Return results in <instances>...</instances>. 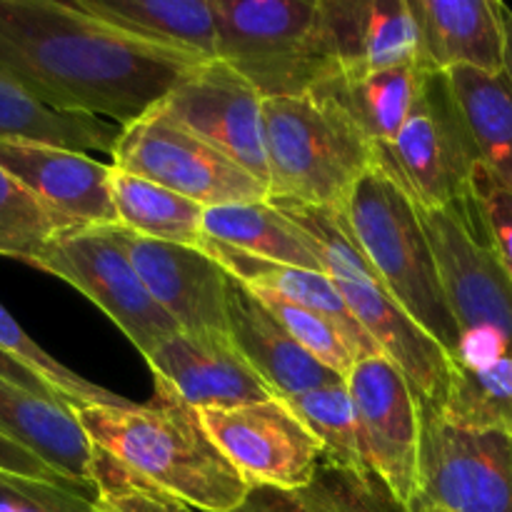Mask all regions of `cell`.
<instances>
[{
  "label": "cell",
  "mask_w": 512,
  "mask_h": 512,
  "mask_svg": "<svg viewBox=\"0 0 512 512\" xmlns=\"http://www.w3.org/2000/svg\"><path fill=\"white\" fill-rule=\"evenodd\" d=\"M208 60L145 43L60 0H0V70L50 108L123 128Z\"/></svg>",
  "instance_id": "cell-1"
},
{
  "label": "cell",
  "mask_w": 512,
  "mask_h": 512,
  "mask_svg": "<svg viewBox=\"0 0 512 512\" xmlns=\"http://www.w3.org/2000/svg\"><path fill=\"white\" fill-rule=\"evenodd\" d=\"M440 283L458 325L450 385L435 413L453 428L512 433V280L473 190L445 208H420Z\"/></svg>",
  "instance_id": "cell-2"
},
{
  "label": "cell",
  "mask_w": 512,
  "mask_h": 512,
  "mask_svg": "<svg viewBox=\"0 0 512 512\" xmlns=\"http://www.w3.org/2000/svg\"><path fill=\"white\" fill-rule=\"evenodd\" d=\"M73 413L95 450L190 508L233 512L248 498V480L220 453L198 410L180 400L83 405Z\"/></svg>",
  "instance_id": "cell-3"
},
{
  "label": "cell",
  "mask_w": 512,
  "mask_h": 512,
  "mask_svg": "<svg viewBox=\"0 0 512 512\" xmlns=\"http://www.w3.org/2000/svg\"><path fill=\"white\" fill-rule=\"evenodd\" d=\"M268 200L343 210L350 190L378 163L375 145L325 90L263 100Z\"/></svg>",
  "instance_id": "cell-4"
},
{
  "label": "cell",
  "mask_w": 512,
  "mask_h": 512,
  "mask_svg": "<svg viewBox=\"0 0 512 512\" xmlns=\"http://www.w3.org/2000/svg\"><path fill=\"white\" fill-rule=\"evenodd\" d=\"M343 215L390 298L438 340L453 365L458 325L450 315L438 260L415 200L383 165L375 163L350 190Z\"/></svg>",
  "instance_id": "cell-5"
},
{
  "label": "cell",
  "mask_w": 512,
  "mask_h": 512,
  "mask_svg": "<svg viewBox=\"0 0 512 512\" xmlns=\"http://www.w3.org/2000/svg\"><path fill=\"white\" fill-rule=\"evenodd\" d=\"M218 60L263 98L313 93L343 75L325 0H213Z\"/></svg>",
  "instance_id": "cell-6"
},
{
  "label": "cell",
  "mask_w": 512,
  "mask_h": 512,
  "mask_svg": "<svg viewBox=\"0 0 512 512\" xmlns=\"http://www.w3.org/2000/svg\"><path fill=\"white\" fill-rule=\"evenodd\" d=\"M35 268L65 280L98 305L143 358L180 330L140 280L123 225L60 228Z\"/></svg>",
  "instance_id": "cell-7"
},
{
  "label": "cell",
  "mask_w": 512,
  "mask_h": 512,
  "mask_svg": "<svg viewBox=\"0 0 512 512\" xmlns=\"http://www.w3.org/2000/svg\"><path fill=\"white\" fill-rule=\"evenodd\" d=\"M110 160L115 170L163 185L203 208L270 198L268 185L160 108L120 128Z\"/></svg>",
  "instance_id": "cell-8"
},
{
  "label": "cell",
  "mask_w": 512,
  "mask_h": 512,
  "mask_svg": "<svg viewBox=\"0 0 512 512\" xmlns=\"http://www.w3.org/2000/svg\"><path fill=\"white\" fill-rule=\"evenodd\" d=\"M375 153L420 208H445L470 193L480 158L448 75L430 73L398 138Z\"/></svg>",
  "instance_id": "cell-9"
},
{
  "label": "cell",
  "mask_w": 512,
  "mask_h": 512,
  "mask_svg": "<svg viewBox=\"0 0 512 512\" xmlns=\"http://www.w3.org/2000/svg\"><path fill=\"white\" fill-rule=\"evenodd\" d=\"M408 512H512V433L453 428L423 408L418 483Z\"/></svg>",
  "instance_id": "cell-10"
},
{
  "label": "cell",
  "mask_w": 512,
  "mask_h": 512,
  "mask_svg": "<svg viewBox=\"0 0 512 512\" xmlns=\"http://www.w3.org/2000/svg\"><path fill=\"white\" fill-rule=\"evenodd\" d=\"M198 415L250 488H300L323 460V443L285 398L233 410H200Z\"/></svg>",
  "instance_id": "cell-11"
},
{
  "label": "cell",
  "mask_w": 512,
  "mask_h": 512,
  "mask_svg": "<svg viewBox=\"0 0 512 512\" xmlns=\"http://www.w3.org/2000/svg\"><path fill=\"white\" fill-rule=\"evenodd\" d=\"M263 100L238 70L208 60L175 85L158 108L268 185Z\"/></svg>",
  "instance_id": "cell-12"
},
{
  "label": "cell",
  "mask_w": 512,
  "mask_h": 512,
  "mask_svg": "<svg viewBox=\"0 0 512 512\" xmlns=\"http://www.w3.org/2000/svg\"><path fill=\"white\" fill-rule=\"evenodd\" d=\"M345 383L358 410L370 468L408 508L423 440V408L413 385L383 355L360 360Z\"/></svg>",
  "instance_id": "cell-13"
},
{
  "label": "cell",
  "mask_w": 512,
  "mask_h": 512,
  "mask_svg": "<svg viewBox=\"0 0 512 512\" xmlns=\"http://www.w3.org/2000/svg\"><path fill=\"white\" fill-rule=\"evenodd\" d=\"M163 400L193 410H233L278 398L230 335L178 330L145 358Z\"/></svg>",
  "instance_id": "cell-14"
},
{
  "label": "cell",
  "mask_w": 512,
  "mask_h": 512,
  "mask_svg": "<svg viewBox=\"0 0 512 512\" xmlns=\"http://www.w3.org/2000/svg\"><path fill=\"white\" fill-rule=\"evenodd\" d=\"M353 318L378 345L380 355L398 365L420 405L438 410L450 385L448 353L430 338L380 283L375 270H328Z\"/></svg>",
  "instance_id": "cell-15"
},
{
  "label": "cell",
  "mask_w": 512,
  "mask_h": 512,
  "mask_svg": "<svg viewBox=\"0 0 512 512\" xmlns=\"http://www.w3.org/2000/svg\"><path fill=\"white\" fill-rule=\"evenodd\" d=\"M0 168L28 188L63 228L118 223L113 165L58 145L0 140Z\"/></svg>",
  "instance_id": "cell-16"
},
{
  "label": "cell",
  "mask_w": 512,
  "mask_h": 512,
  "mask_svg": "<svg viewBox=\"0 0 512 512\" xmlns=\"http://www.w3.org/2000/svg\"><path fill=\"white\" fill-rule=\"evenodd\" d=\"M128 253L155 303L188 333L230 335V275L203 248L160 243L125 230Z\"/></svg>",
  "instance_id": "cell-17"
},
{
  "label": "cell",
  "mask_w": 512,
  "mask_h": 512,
  "mask_svg": "<svg viewBox=\"0 0 512 512\" xmlns=\"http://www.w3.org/2000/svg\"><path fill=\"white\" fill-rule=\"evenodd\" d=\"M343 75L423 63V35L413 0H325Z\"/></svg>",
  "instance_id": "cell-18"
},
{
  "label": "cell",
  "mask_w": 512,
  "mask_h": 512,
  "mask_svg": "<svg viewBox=\"0 0 512 512\" xmlns=\"http://www.w3.org/2000/svg\"><path fill=\"white\" fill-rule=\"evenodd\" d=\"M0 435L33 453L65 485L95 498V448L73 408L0 378Z\"/></svg>",
  "instance_id": "cell-19"
},
{
  "label": "cell",
  "mask_w": 512,
  "mask_h": 512,
  "mask_svg": "<svg viewBox=\"0 0 512 512\" xmlns=\"http://www.w3.org/2000/svg\"><path fill=\"white\" fill-rule=\"evenodd\" d=\"M230 338L238 345L260 378L278 393L295 398L308 390L340 383V375L320 365L308 350L300 348L288 330L270 315L258 295L230 275L228 283Z\"/></svg>",
  "instance_id": "cell-20"
},
{
  "label": "cell",
  "mask_w": 512,
  "mask_h": 512,
  "mask_svg": "<svg viewBox=\"0 0 512 512\" xmlns=\"http://www.w3.org/2000/svg\"><path fill=\"white\" fill-rule=\"evenodd\" d=\"M423 63L433 73L473 68L500 75L505 33L498 0H413Z\"/></svg>",
  "instance_id": "cell-21"
},
{
  "label": "cell",
  "mask_w": 512,
  "mask_h": 512,
  "mask_svg": "<svg viewBox=\"0 0 512 512\" xmlns=\"http://www.w3.org/2000/svg\"><path fill=\"white\" fill-rule=\"evenodd\" d=\"M203 250L210 258L218 260L228 270V275H233L235 280L248 285L253 293L275 295V298L288 300V303L308 308L313 313H320L333 320L348 335L350 345H353L360 360L380 355L378 345L370 340L363 325L353 318L348 303H345L338 285L333 283V278L328 273H315V270H303L293 268V265H280L270 263V260L253 258V255H245L240 250L218 243V240H205Z\"/></svg>",
  "instance_id": "cell-22"
},
{
  "label": "cell",
  "mask_w": 512,
  "mask_h": 512,
  "mask_svg": "<svg viewBox=\"0 0 512 512\" xmlns=\"http://www.w3.org/2000/svg\"><path fill=\"white\" fill-rule=\"evenodd\" d=\"M80 10L145 43L218 60L213 0H73Z\"/></svg>",
  "instance_id": "cell-23"
},
{
  "label": "cell",
  "mask_w": 512,
  "mask_h": 512,
  "mask_svg": "<svg viewBox=\"0 0 512 512\" xmlns=\"http://www.w3.org/2000/svg\"><path fill=\"white\" fill-rule=\"evenodd\" d=\"M203 230L208 240H218L253 258L325 273L318 243L270 200L205 208Z\"/></svg>",
  "instance_id": "cell-24"
},
{
  "label": "cell",
  "mask_w": 512,
  "mask_h": 512,
  "mask_svg": "<svg viewBox=\"0 0 512 512\" xmlns=\"http://www.w3.org/2000/svg\"><path fill=\"white\" fill-rule=\"evenodd\" d=\"M233 512H408V508L375 473L320 460L313 478L300 488L258 485Z\"/></svg>",
  "instance_id": "cell-25"
},
{
  "label": "cell",
  "mask_w": 512,
  "mask_h": 512,
  "mask_svg": "<svg viewBox=\"0 0 512 512\" xmlns=\"http://www.w3.org/2000/svg\"><path fill=\"white\" fill-rule=\"evenodd\" d=\"M120 125L85 113L50 108L0 70V140H33L58 148L113 155Z\"/></svg>",
  "instance_id": "cell-26"
},
{
  "label": "cell",
  "mask_w": 512,
  "mask_h": 512,
  "mask_svg": "<svg viewBox=\"0 0 512 512\" xmlns=\"http://www.w3.org/2000/svg\"><path fill=\"white\" fill-rule=\"evenodd\" d=\"M430 73L433 70L425 65H410L378 73L338 75L320 90L335 95L348 108L375 148H385L408 123Z\"/></svg>",
  "instance_id": "cell-27"
},
{
  "label": "cell",
  "mask_w": 512,
  "mask_h": 512,
  "mask_svg": "<svg viewBox=\"0 0 512 512\" xmlns=\"http://www.w3.org/2000/svg\"><path fill=\"white\" fill-rule=\"evenodd\" d=\"M445 75L473 135L480 165L512 190V88L508 78L473 68H455Z\"/></svg>",
  "instance_id": "cell-28"
},
{
  "label": "cell",
  "mask_w": 512,
  "mask_h": 512,
  "mask_svg": "<svg viewBox=\"0 0 512 512\" xmlns=\"http://www.w3.org/2000/svg\"><path fill=\"white\" fill-rule=\"evenodd\" d=\"M113 203L118 225L140 238L203 248V205L155 185L138 175L113 168Z\"/></svg>",
  "instance_id": "cell-29"
},
{
  "label": "cell",
  "mask_w": 512,
  "mask_h": 512,
  "mask_svg": "<svg viewBox=\"0 0 512 512\" xmlns=\"http://www.w3.org/2000/svg\"><path fill=\"white\" fill-rule=\"evenodd\" d=\"M288 403L323 443V460L360 473H373L358 410L345 380L295 395L288 398Z\"/></svg>",
  "instance_id": "cell-30"
},
{
  "label": "cell",
  "mask_w": 512,
  "mask_h": 512,
  "mask_svg": "<svg viewBox=\"0 0 512 512\" xmlns=\"http://www.w3.org/2000/svg\"><path fill=\"white\" fill-rule=\"evenodd\" d=\"M0 350L18 360L20 365L38 375L68 408H83V405H133L130 400L120 398V395L110 393V390L100 388V385L90 383V380L80 378L63 363L45 353L28 333L18 325V320L3 308L0 303Z\"/></svg>",
  "instance_id": "cell-31"
},
{
  "label": "cell",
  "mask_w": 512,
  "mask_h": 512,
  "mask_svg": "<svg viewBox=\"0 0 512 512\" xmlns=\"http://www.w3.org/2000/svg\"><path fill=\"white\" fill-rule=\"evenodd\" d=\"M60 228L63 225L33 193L0 168V255L35 268L40 253Z\"/></svg>",
  "instance_id": "cell-32"
},
{
  "label": "cell",
  "mask_w": 512,
  "mask_h": 512,
  "mask_svg": "<svg viewBox=\"0 0 512 512\" xmlns=\"http://www.w3.org/2000/svg\"><path fill=\"white\" fill-rule=\"evenodd\" d=\"M260 303L270 310L275 320L283 325L290 333V338L300 345L303 350H308L320 365H325L328 370H333L335 375H340L343 380H348L350 370L360 363L358 353L350 345L348 335L338 328L330 318L325 315L313 313L308 308H300V305L288 303V300H280L275 295H260Z\"/></svg>",
  "instance_id": "cell-33"
},
{
  "label": "cell",
  "mask_w": 512,
  "mask_h": 512,
  "mask_svg": "<svg viewBox=\"0 0 512 512\" xmlns=\"http://www.w3.org/2000/svg\"><path fill=\"white\" fill-rule=\"evenodd\" d=\"M95 512H200L183 500L143 483L123 465L95 450Z\"/></svg>",
  "instance_id": "cell-34"
},
{
  "label": "cell",
  "mask_w": 512,
  "mask_h": 512,
  "mask_svg": "<svg viewBox=\"0 0 512 512\" xmlns=\"http://www.w3.org/2000/svg\"><path fill=\"white\" fill-rule=\"evenodd\" d=\"M0 512H95L93 495L65 483L0 470Z\"/></svg>",
  "instance_id": "cell-35"
},
{
  "label": "cell",
  "mask_w": 512,
  "mask_h": 512,
  "mask_svg": "<svg viewBox=\"0 0 512 512\" xmlns=\"http://www.w3.org/2000/svg\"><path fill=\"white\" fill-rule=\"evenodd\" d=\"M470 190H473L485 225H488L495 253L512 280V190L500 185L483 165H478L475 170Z\"/></svg>",
  "instance_id": "cell-36"
},
{
  "label": "cell",
  "mask_w": 512,
  "mask_h": 512,
  "mask_svg": "<svg viewBox=\"0 0 512 512\" xmlns=\"http://www.w3.org/2000/svg\"><path fill=\"white\" fill-rule=\"evenodd\" d=\"M0 470L15 475H25V478L35 480H50V483H63L53 470L45 463H40L33 453H28L25 448L15 445L13 440H8L5 435H0Z\"/></svg>",
  "instance_id": "cell-37"
},
{
  "label": "cell",
  "mask_w": 512,
  "mask_h": 512,
  "mask_svg": "<svg viewBox=\"0 0 512 512\" xmlns=\"http://www.w3.org/2000/svg\"><path fill=\"white\" fill-rule=\"evenodd\" d=\"M0 378H5V380H10V383L20 385V388L30 390V393L40 395V398L58 400V403H63V400H60L58 395H55L53 390H50L48 385H45L43 380L38 378V375L30 373V370L25 368V365H20L18 360H13V358H10V355H5L3 350H0Z\"/></svg>",
  "instance_id": "cell-38"
},
{
  "label": "cell",
  "mask_w": 512,
  "mask_h": 512,
  "mask_svg": "<svg viewBox=\"0 0 512 512\" xmlns=\"http://www.w3.org/2000/svg\"><path fill=\"white\" fill-rule=\"evenodd\" d=\"M500 20H503V33H505L503 75L508 78V83L512 88V10L505 3H500Z\"/></svg>",
  "instance_id": "cell-39"
}]
</instances>
